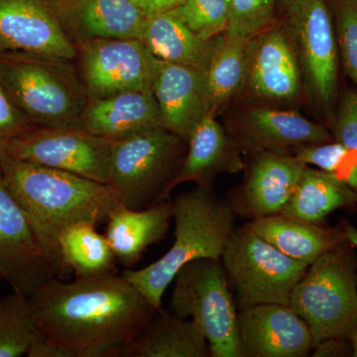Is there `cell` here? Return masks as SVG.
Wrapping results in <instances>:
<instances>
[{"mask_svg": "<svg viewBox=\"0 0 357 357\" xmlns=\"http://www.w3.org/2000/svg\"><path fill=\"white\" fill-rule=\"evenodd\" d=\"M152 93L156 98L161 124L188 142L208 110L203 70L160 61Z\"/></svg>", "mask_w": 357, "mask_h": 357, "instance_id": "cell-19", "label": "cell"}, {"mask_svg": "<svg viewBox=\"0 0 357 357\" xmlns=\"http://www.w3.org/2000/svg\"><path fill=\"white\" fill-rule=\"evenodd\" d=\"M162 126L158 103L152 91H134L91 98L79 128L112 141Z\"/></svg>", "mask_w": 357, "mask_h": 357, "instance_id": "cell-21", "label": "cell"}, {"mask_svg": "<svg viewBox=\"0 0 357 357\" xmlns=\"http://www.w3.org/2000/svg\"><path fill=\"white\" fill-rule=\"evenodd\" d=\"M171 204L175 223L173 245L148 266L128 269L121 274L157 310L161 309L164 293L178 270L192 260L220 259L236 229L234 208L210 188L197 185L178 195Z\"/></svg>", "mask_w": 357, "mask_h": 357, "instance_id": "cell-3", "label": "cell"}, {"mask_svg": "<svg viewBox=\"0 0 357 357\" xmlns=\"http://www.w3.org/2000/svg\"><path fill=\"white\" fill-rule=\"evenodd\" d=\"M246 225L284 255L307 266L347 241L345 222L326 227L280 213L249 220Z\"/></svg>", "mask_w": 357, "mask_h": 357, "instance_id": "cell-23", "label": "cell"}, {"mask_svg": "<svg viewBox=\"0 0 357 357\" xmlns=\"http://www.w3.org/2000/svg\"><path fill=\"white\" fill-rule=\"evenodd\" d=\"M187 149V141L162 126L114 141L107 185L131 210L163 203Z\"/></svg>", "mask_w": 357, "mask_h": 357, "instance_id": "cell-6", "label": "cell"}, {"mask_svg": "<svg viewBox=\"0 0 357 357\" xmlns=\"http://www.w3.org/2000/svg\"><path fill=\"white\" fill-rule=\"evenodd\" d=\"M248 41L215 37V47L204 70L208 110L215 114L245 84Z\"/></svg>", "mask_w": 357, "mask_h": 357, "instance_id": "cell-27", "label": "cell"}, {"mask_svg": "<svg viewBox=\"0 0 357 357\" xmlns=\"http://www.w3.org/2000/svg\"><path fill=\"white\" fill-rule=\"evenodd\" d=\"M335 26L340 61L357 88V0H326Z\"/></svg>", "mask_w": 357, "mask_h": 357, "instance_id": "cell-32", "label": "cell"}, {"mask_svg": "<svg viewBox=\"0 0 357 357\" xmlns=\"http://www.w3.org/2000/svg\"><path fill=\"white\" fill-rule=\"evenodd\" d=\"M241 147L225 132L215 115L208 114L192 129L187 153L174 178L169 194L185 182L213 189V181L222 173H236L243 169Z\"/></svg>", "mask_w": 357, "mask_h": 357, "instance_id": "cell-20", "label": "cell"}, {"mask_svg": "<svg viewBox=\"0 0 357 357\" xmlns=\"http://www.w3.org/2000/svg\"><path fill=\"white\" fill-rule=\"evenodd\" d=\"M237 335L241 357H305L312 351L309 326L287 305L239 310Z\"/></svg>", "mask_w": 357, "mask_h": 357, "instance_id": "cell-13", "label": "cell"}, {"mask_svg": "<svg viewBox=\"0 0 357 357\" xmlns=\"http://www.w3.org/2000/svg\"><path fill=\"white\" fill-rule=\"evenodd\" d=\"M0 167L42 246L64 269L58 244L62 230L77 222H107L119 204L109 185L77 174L7 157Z\"/></svg>", "mask_w": 357, "mask_h": 357, "instance_id": "cell-2", "label": "cell"}, {"mask_svg": "<svg viewBox=\"0 0 357 357\" xmlns=\"http://www.w3.org/2000/svg\"><path fill=\"white\" fill-rule=\"evenodd\" d=\"M236 140L243 151L286 153L304 144L333 141L325 126L311 121L292 110L255 107L248 110L237 126Z\"/></svg>", "mask_w": 357, "mask_h": 357, "instance_id": "cell-18", "label": "cell"}, {"mask_svg": "<svg viewBox=\"0 0 357 357\" xmlns=\"http://www.w3.org/2000/svg\"><path fill=\"white\" fill-rule=\"evenodd\" d=\"M170 11L204 41L225 34L229 24V0H185Z\"/></svg>", "mask_w": 357, "mask_h": 357, "instance_id": "cell-30", "label": "cell"}, {"mask_svg": "<svg viewBox=\"0 0 357 357\" xmlns=\"http://www.w3.org/2000/svg\"><path fill=\"white\" fill-rule=\"evenodd\" d=\"M73 60L0 52V84L35 126L79 128L89 96Z\"/></svg>", "mask_w": 357, "mask_h": 357, "instance_id": "cell-4", "label": "cell"}, {"mask_svg": "<svg viewBox=\"0 0 357 357\" xmlns=\"http://www.w3.org/2000/svg\"><path fill=\"white\" fill-rule=\"evenodd\" d=\"M31 126H35L15 107L0 84V161L6 158L11 141Z\"/></svg>", "mask_w": 357, "mask_h": 357, "instance_id": "cell-35", "label": "cell"}, {"mask_svg": "<svg viewBox=\"0 0 357 357\" xmlns=\"http://www.w3.org/2000/svg\"><path fill=\"white\" fill-rule=\"evenodd\" d=\"M312 356H352L354 349L351 340L345 338H328L312 347Z\"/></svg>", "mask_w": 357, "mask_h": 357, "instance_id": "cell-36", "label": "cell"}, {"mask_svg": "<svg viewBox=\"0 0 357 357\" xmlns=\"http://www.w3.org/2000/svg\"><path fill=\"white\" fill-rule=\"evenodd\" d=\"M286 28L314 107L332 126L338 102L337 37L326 0H291L286 6Z\"/></svg>", "mask_w": 357, "mask_h": 357, "instance_id": "cell-9", "label": "cell"}, {"mask_svg": "<svg viewBox=\"0 0 357 357\" xmlns=\"http://www.w3.org/2000/svg\"><path fill=\"white\" fill-rule=\"evenodd\" d=\"M279 1H280L284 6H286L289 3V2L291 1V0H279Z\"/></svg>", "mask_w": 357, "mask_h": 357, "instance_id": "cell-40", "label": "cell"}, {"mask_svg": "<svg viewBox=\"0 0 357 357\" xmlns=\"http://www.w3.org/2000/svg\"><path fill=\"white\" fill-rule=\"evenodd\" d=\"M171 220V202L155 204L139 211L119 203L107 218L105 237L115 258L124 266L132 267L149 246L168 236Z\"/></svg>", "mask_w": 357, "mask_h": 357, "instance_id": "cell-22", "label": "cell"}, {"mask_svg": "<svg viewBox=\"0 0 357 357\" xmlns=\"http://www.w3.org/2000/svg\"><path fill=\"white\" fill-rule=\"evenodd\" d=\"M345 229H347V239L351 241L352 245L357 251V229L351 223L345 222Z\"/></svg>", "mask_w": 357, "mask_h": 357, "instance_id": "cell-38", "label": "cell"}, {"mask_svg": "<svg viewBox=\"0 0 357 357\" xmlns=\"http://www.w3.org/2000/svg\"><path fill=\"white\" fill-rule=\"evenodd\" d=\"M173 282L171 311L195 321L208 340L211 357H241L238 310L222 260H192L178 270Z\"/></svg>", "mask_w": 357, "mask_h": 357, "instance_id": "cell-7", "label": "cell"}, {"mask_svg": "<svg viewBox=\"0 0 357 357\" xmlns=\"http://www.w3.org/2000/svg\"><path fill=\"white\" fill-rule=\"evenodd\" d=\"M37 331L63 357H121L159 310L114 271L52 279L28 297Z\"/></svg>", "mask_w": 357, "mask_h": 357, "instance_id": "cell-1", "label": "cell"}, {"mask_svg": "<svg viewBox=\"0 0 357 357\" xmlns=\"http://www.w3.org/2000/svg\"><path fill=\"white\" fill-rule=\"evenodd\" d=\"M333 140L357 153V91H347L338 98L332 126Z\"/></svg>", "mask_w": 357, "mask_h": 357, "instance_id": "cell-34", "label": "cell"}, {"mask_svg": "<svg viewBox=\"0 0 357 357\" xmlns=\"http://www.w3.org/2000/svg\"><path fill=\"white\" fill-rule=\"evenodd\" d=\"M289 306L306 321L312 347L328 338L349 340L357 328V251L349 239L307 267Z\"/></svg>", "mask_w": 357, "mask_h": 357, "instance_id": "cell-5", "label": "cell"}, {"mask_svg": "<svg viewBox=\"0 0 357 357\" xmlns=\"http://www.w3.org/2000/svg\"><path fill=\"white\" fill-rule=\"evenodd\" d=\"M121 357H211V349L194 321L161 307L131 340Z\"/></svg>", "mask_w": 357, "mask_h": 357, "instance_id": "cell-24", "label": "cell"}, {"mask_svg": "<svg viewBox=\"0 0 357 357\" xmlns=\"http://www.w3.org/2000/svg\"><path fill=\"white\" fill-rule=\"evenodd\" d=\"M302 69L286 26H269L246 45L245 84L255 96L287 102L300 95Z\"/></svg>", "mask_w": 357, "mask_h": 357, "instance_id": "cell-14", "label": "cell"}, {"mask_svg": "<svg viewBox=\"0 0 357 357\" xmlns=\"http://www.w3.org/2000/svg\"><path fill=\"white\" fill-rule=\"evenodd\" d=\"M349 340H351L352 349H354V354H352V356L357 357V328L356 330L354 331V333H352L351 337H349Z\"/></svg>", "mask_w": 357, "mask_h": 357, "instance_id": "cell-39", "label": "cell"}, {"mask_svg": "<svg viewBox=\"0 0 357 357\" xmlns=\"http://www.w3.org/2000/svg\"><path fill=\"white\" fill-rule=\"evenodd\" d=\"M356 206L357 192L352 188L333 174L307 166L281 215L319 223L333 211Z\"/></svg>", "mask_w": 357, "mask_h": 357, "instance_id": "cell-26", "label": "cell"}, {"mask_svg": "<svg viewBox=\"0 0 357 357\" xmlns=\"http://www.w3.org/2000/svg\"><path fill=\"white\" fill-rule=\"evenodd\" d=\"M293 151L294 156L305 165L314 166L319 170L333 174L342 182L357 162L356 152L349 151L335 140L300 145L294 148Z\"/></svg>", "mask_w": 357, "mask_h": 357, "instance_id": "cell-33", "label": "cell"}, {"mask_svg": "<svg viewBox=\"0 0 357 357\" xmlns=\"http://www.w3.org/2000/svg\"><path fill=\"white\" fill-rule=\"evenodd\" d=\"M253 156L245 181L227 202L236 217L252 220L280 215L307 165L286 153L260 152Z\"/></svg>", "mask_w": 357, "mask_h": 357, "instance_id": "cell-15", "label": "cell"}, {"mask_svg": "<svg viewBox=\"0 0 357 357\" xmlns=\"http://www.w3.org/2000/svg\"><path fill=\"white\" fill-rule=\"evenodd\" d=\"M277 0H229L227 38L248 41L271 25Z\"/></svg>", "mask_w": 357, "mask_h": 357, "instance_id": "cell-31", "label": "cell"}, {"mask_svg": "<svg viewBox=\"0 0 357 357\" xmlns=\"http://www.w3.org/2000/svg\"><path fill=\"white\" fill-rule=\"evenodd\" d=\"M36 333L28 297L13 292L0 300V357L27 356Z\"/></svg>", "mask_w": 357, "mask_h": 357, "instance_id": "cell-29", "label": "cell"}, {"mask_svg": "<svg viewBox=\"0 0 357 357\" xmlns=\"http://www.w3.org/2000/svg\"><path fill=\"white\" fill-rule=\"evenodd\" d=\"M96 225L77 222L62 230L58 238L61 258L77 277H93L114 271V251Z\"/></svg>", "mask_w": 357, "mask_h": 357, "instance_id": "cell-28", "label": "cell"}, {"mask_svg": "<svg viewBox=\"0 0 357 357\" xmlns=\"http://www.w3.org/2000/svg\"><path fill=\"white\" fill-rule=\"evenodd\" d=\"M141 41L164 62L204 70L215 47V38L204 41L171 11L148 17Z\"/></svg>", "mask_w": 357, "mask_h": 357, "instance_id": "cell-25", "label": "cell"}, {"mask_svg": "<svg viewBox=\"0 0 357 357\" xmlns=\"http://www.w3.org/2000/svg\"><path fill=\"white\" fill-rule=\"evenodd\" d=\"M75 45L93 39H141L148 16L132 0H52Z\"/></svg>", "mask_w": 357, "mask_h": 357, "instance_id": "cell-17", "label": "cell"}, {"mask_svg": "<svg viewBox=\"0 0 357 357\" xmlns=\"http://www.w3.org/2000/svg\"><path fill=\"white\" fill-rule=\"evenodd\" d=\"M75 46V65L89 98L152 91L160 60L140 39H93Z\"/></svg>", "mask_w": 357, "mask_h": 357, "instance_id": "cell-10", "label": "cell"}, {"mask_svg": "<svg viewBox=\"0 0 357 357\" xmlns=\"http://www.w3.org/2000/svg\"><path fill=\"white\" fill-rule=\"evenodd\" d=\"M63 271L42 246L0 167V277L13 292L29 297Z\"/></svg>", "mask_w": 357, "mask_h": 357, "instance_id": "cell-12", "label": "cell"}, {"mask_svg": "<svg viewBox=\"0 0 357 357\" xmlns=\"http://www.w3.org/2000/svg\"><path fill=\"white\" fill-rule=\"evenodd\" d=\"M7 51L76 58L52 0H0V52Z\"/></svg>", "mask_w": 357, "mask_h": 357, "instance_id": "cell-16", "label": "cell"}, {"mask_svg": "<svg viewBox=\"0 0 357 357\" xmlns=\"http://www.w3.org/2000/svg\"><path fill=\"white\" fill-rule=\"evenodd\" d=\"M234 288L237 310L287 305L307 265L284 255L244 225L234 229L220 256Z\"/></svg>", "mask_w": 357, "mask_h": 357, "instance_id": "cell-8", "label": "cell"}, {"mask_svg": "<svg viewBox=\"0 0 357 357\" xmlns=\"http://www.w3.org/2000/svg\"><path fill=\"white\" fill-rule=\"evenodd\" d=\"M148 17L155 14L167 13L180 6L185 0H132Z\"/></svg>", "mask_w": 357, "mask_h": 357, "instance_id": "cell-37", "label": "cell"}, {"mask_svg": "<svg viewBox=\"0 0 357 357\" xmlns=\"http://www.w3.org/2000/svg\"><path fill=\"white\" fill-rule=\"evenodd\" d=\"M112 144L114 141L79 128L31 126L11 141L6 157L107 185Z\"/></svg>", "mask_w": 357, "mask_h": 357, "instance_id": "cell-11", "label": "cell"}]
</instances>
